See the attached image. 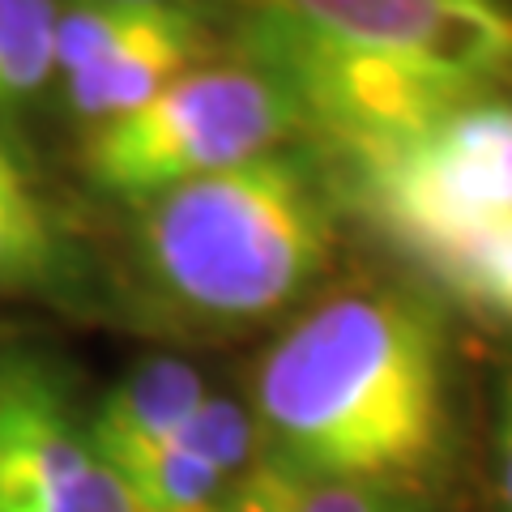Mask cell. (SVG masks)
<instances>
[{
	"label": "cell",
	"instance_id": "obj_14",
	"mask_svg": "<svg viewBox=\"0 0 512 512\" xmlns=\"http://www.w3.org/2000/svg\"><path fill=\"white\" fill-rule=\"evenodd\" d=\"M495 470H500V500L512 512V376L500 402V431H495Z\"/></svg>",
	"mask_w": 512,
	"mask_h": 512
},
{
	"label": "cell",
	"instance_id": "obj_7",
	"mask_svg": "<svg viewBox=\"0 0 512 512\" xmlns=\"http://www.w3.org/2000/svg\"><path fill=\"white\" fill-rule=\"evenodd\" d=\"M205 43H210V26L201 9L146 0L141 18L99 60L64 77V107L86 124V133L133 116L197 69Z\"/></svg>",
	"mask_w": 512,
	"mask_h": 512
},
{
	"label": "cell",
	"instance_id": "obj_1",
	"mask_svg": "<svg viewBox=\"0 0 512 512\" xmlns=\"http://www.w3.org/2000/svg\"><path fill=\"white\" fill-rule=\"evenodd\" d=\"M244 64L346 163L483 103L512 73V9L487 0H274L239 13Z\"/></svg>",
	"mask_w": 512,
	"mask_h": 512
},
{
	"label": "cell",
	"instance_id": "obj_11",
	"mask_svg": "<svg viewBox=\"0 0 512 512\" xmlns=\"http://www.w3.org/2000/svg\"><path fill=\"white\" fill-rule=\"evenodd\" d=\"M47 0H0V111L18 107L52 82V26Z\"/></svg>",
	"mask_w": 512,
	"mask_h": 512
},
{
	"label": "cell",
	"instance_id": "obj_5",
	"mask_svg": "<svg viewBox=\"0 0 512 512\" xmlns=\"http://www.w3.org/2000/svg\"><path fill=\"white\" fill-rule=\"evenodd\" d=\"M350 171L367 218L431 274L512 222V107L483 99Z\"/></svg>",
	"mask_w": 512,
	"mask_h": 512
},
{
	"label": "cell",
	"instance_id": "obj_12",
	"mask_svg": "<svg viewBox=\"0 0 512 512\" xmlns=\"http://www.w3.org/2000/svg\"><path fill=\"white\" fill-rule=\"evenodd\" d=\"M163 448H180V453L210 466L218 478H227L235 487L256 466V419L248 406L210 393Z\"/></svg>",
	"mask_w": 512,
	"mask_h": 512
},
{
	"label": "cell",
	"instance_id": "obj_9",
	"mask_svg": "<svg viewBox=\"0 0 512 512\" xmlns=\"http://www.w3.org/2000/svg\"><path fill=\"white\" fill-rule=\"evenodd\" d=\"M205 397H210V389L192 363L175 355L146 359L133 372H124L103 393V402L90 410V436L107 457V466L124 474L137 461L158 453L192 419V410Z\"/></svg>",
	"mask_w": 512,
	"mask_h": 512
},
{
	"label": "cell",
	"instance_id": "obj_13",
	"mask_svg": "<svg viewBox=\"0 0 512 512\" xmlns=\"http://www.w3.org/2000/svg\"><path fill=\"white\" fill-rule=\"evenodd\" d=\"M431 278L466 308L495 320H512V222L448 256L444 265L431 269Z\"/></svg>",
	"mask_w": 512,
	"mask_h": 512
},
{
	"label": "cell",
	"instance_id": "obj_3",
	"mask_svg": "<svg viewBox=\"0 0 512 512\" xmlns=\"http://www.w3.org/2000/svg\"><path fill=\"white\" fill-rule=\"evenodd\" d=\"M137 269L197 325L286 312L333 261V205L316 167L274 150L137 205Z\"/></svg>",
	"mask_w": 512,
	"mask_h": 512
},
{
	"label": "cell",
	"instance_id": "obj_6",
	"mask_svg": "<svg viewBox=\"0 0 512 512\" xmlns=\"http://www.w3.org/2000/svg\"><path fill=\"white\" fill-rule=\"evenodd\" d=\"M0 512H133L90 410L39 350H0Z\"/></svg>",
	"mask_w": 512,
	"mask_h": 512
},
{
	"label": "cell",
	"instance_id": "obj_2",
	"mask_svg": "<svg viewBox=\"0 0 512 512\" xmlns=\"http://www.w3.org/2000/svg\"><path fill=\"white\" fill-rule=\"evenodd\" d=\"M444 338L389 291L320 303L256 367V466L402 491L444 444Z\"/></svg>",
	"mask_w": 512,
	"mask_h": 512
},
{
	"label": "cell",
	"instance_id": "obj_15",
	"mask_svg": "<svg viewBox=\"0 0 512 512\" xmlns=\"http://www.w3.org/2000/svg\"><path fill=\"white\" fill-rule=\"evenodd\" d=\"M222 512H235V508H231V500H227V508H222Z\"/></svg>",
	"mask_w": 512,
	"mask_h": 512
},
{
	"label": "cell",
	"instance_id": "obj_4",
	"mask_svg": "<svg viewBox=\"0 0 512 512\" xmlns=\"http://www.w3.org/2000/svg\"><path fill=\"white\" fill-rule=\"evenodd\" d=\"M295 133L299 111L274 77L252 64H214L192 69L133 116L90 128L82 171L103 197L146 205L274 154Z\"/></svg>",
	"mask_w": 512,
	"mask_h": 512
},
{
	"label": "cell",
	"instance_id": "obj_10",
	"mask_svg": "<svg viewBox=\"0 0 512 512\" xmlns=\"http://www.w3.org/2000/svg\"><path fill=\"white\" fill-rule=\"evenodd\" d=\"M235 512H419L402 491L367 483H320L252 466L231 487Z\"/></svg>",
	"mask_w": 512,
	"mask_h": 512
},
{
	"label": "cell",
	"instance_id": "obj_8",
	"mask_svg": "<svg viewBox=\"0 0 512 512\" xmlns=\"http://www.w3.org/2000/svg\"><path fill=\"white\" fill-rule=\"evenodd\" d=\"M86 291V256L26 154L0 137V299L73 303Z\"/></svg>",
	"mask_w": 512,
	"mask_h": 512
}]
</instances>
